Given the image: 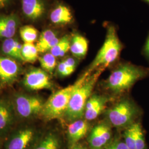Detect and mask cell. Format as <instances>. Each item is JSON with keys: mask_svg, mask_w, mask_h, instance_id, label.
<instances>
[{"mask_svg": "<svg viewBox=\"0 0 149 149\" xmlns=\"http://www.w3.org/2000/svg\"><path fill=\"white\" fill-rule=\"evenodd\" d=\"M137 110L133 104L128 100L119 102L107 112L108 120L116 127L130 125L136 114Z\"/></svg>", "mask_w": 149, "mask_h": 149, "instance_id": "cell-6", "label": "cell"}, {"mask_svg": "<svg viewBox=\"0 0 149 149\" xmlns=\"http://www.w3.org/2000/svg\"><path fill=\"white\" fill-rule=\"evenodd\" d=\"M19 23L18 18L15 14L0 16V39L13 37Z\"/></svg>", "mask_w": 149, "mask_h": 149, "instance_id": "cell-14", "label": "cell"}, {"mask_svg": "<svg viewBox=\"0 0 149 149\" xmlns=\"http://www.w3.org/2000/svg\"><path fill=\"white\" fill-rule=\"evenodd\" d=\"M100 149H129L125 142L118 141Z\"/></svg>", "mask_w": 149, "mask_h": 149, "instance_id": "cell-28", "label": "cell"}, {"mask_svg": "<svg viewBox=\"0 0 149 149\" xmlns=\"http://www.w3.org/2000/svg\"><path fill=\"white\" fill-rule=\"evenodd\" d=\"M121 49L122 45L116 30L114 27L111 26L108 28L104 42L87 71L91 73L97 69L103 70L117 59Z\"/></svg>", "mask_w": 149, "mask_h": 149, "instance_id": "cell-2", "label": "cell"}, {"mask_svg": "<svg viewBox=\"0 0 149 149\" xmlns=\"http://www.w3.org/2000/svg\"><path fill=\"white\" fill-rule=\"evenodd\" d=\"M44 104L39 97L19 93L15 97L13 106L19 117L28 119L41 113Z\"/></svg>", "mask_w": 149, "mask_h": 149, "instance_id": "cell-5", "label": "cell"}, {"mask_svg": "<svg viewBox=\"0 0 149 149\" xmlns=\"http://www.w3.org/2000/svg\"><path fill=\"white\" fill-rule=\"evenodd\" d=\"M76 66V62L74 58H66L59 63L57 69L58 72L61 76H68L74 72Z\"/></svg>", "mask_w": 149, "mask_h": 149, "instance_id": "cell-24", "label": "cell"}, {"mask_svg": "<svg viewBox=\"0 0 149 149\" xmlns=\"http://www.w3.org/2000/svg\"><path fill=\"white\" fill-rule=\"evenodd\" d=\"M22 10L28 19L36 21L44 14L45 6L43 0H22Z\"/></svg>", "mask_w": 149, "mask_h": 149, "instance_id": "cell-13", "label": "cell"}, {"mask_svg": "<svg viewBox=\"0 0 149 149\" xmlns=\"http://www.w3.org/2000/svg\"><path fill=\"white\" fill-rule=\"evenodd\" d=\"M146 1H148V2H149V0H146Z\"/></svg>", "mask_w": 149, "mask_h": 149, "instance_id": "cell-32", "label": "cell"}, {"mask_svg": "<svg viewBox=\"0 0 149 149\" xmlns=\"http://www.w3.org/2000/svg\"><path fill=\"white\" fill-rule=\"evenodd\" d=\"M39 52L36 45L33 43H24L22 49V56L23 61L33 63L38 59Z\"/></svg>", "mask_w": 149, "mask_h": 149, "instance_id": "cell-20", "label": "cell"}, {"mask_svg": "<svg viewBox=\"0 0 149 149\" xmlns=\"http://www.w3.org/2000/svg\"><path fill=\"white\" fill-rule=\"evenodd\" d=\"M102 70H100L90 76L87 71L77 81V85L70 100L64 117L69 122H74L82 117L86 104Z\"/></svg>", "mask_w": 149, "mask_h": 149, "instance_id": "cell-1", "label": "cell"}, {"mask_svg": "<svg viewBox=\"0 0 149 149\" xmlns=\"http://www.w3.org/2000/svg\"><path fill=\"white\" fill-rule=\"evenodd\" d=\"M60 141L58 136L53 133L47 134L34 149H59Z\"/></svg>", "mask_w": 149, "mask_h": 149, "instance_id": "cell-22", "label": "cell"}, {"mask_svg": "<svg viewBox=\"0 0 149 149\" xmlns=\"http://www.w3.org/2000/svg\"><path fill=\"white\" fill-rule=\"evenodd\" d=\"M88 124L86 120L78 119L71 123L68 129L70 142L74 144L85 136L88 131Z\"/></svg>", "mask_w": 149, "mask_h": 149, "instance_id": "cell-16", "label": "cell"}, {"mask_svg": "<svg viewBox=\"0 0 149 149\" xmlns=\"http://www.w3.org/2000/svg\"><path fill=\"white\" fill-rule=\"evenodd\" d=\"M15 112L13 104L5 99L0 98V135L10 130L15 120Z\"/></svg>", "mask_w": 149, "mask_h": 149, "instance_id": "cell-10", "label": "cell"}, {"mask_svg": "<svg viewBox=\"0 0 149 149\" xmlns=\"http://www.w3.org/2000/svg\"><path fill=\"white\" fill-rule=\"evenodd\" d=\"M143 75L142 70L130 64H125L114 70L107 81L108 88L114 92L129 89Z\"/></svg>", "mask_w": 149, "mask_h": 149, "instance_id": "cell-3", "label": "cell"}, {"mask_svg": "<svg viewBox=\"0 0 149 149\" xmlns=\"http://www.w3.org/2000/svg\"><path fill=\"white\" fill-rule=\"evenodd\" d=\"M76 85L77 81L74 85L58 91L50 96L48 101L44 103L41 112L43 117L50 120L64 116Z\"/></svg>", "mask_w": 149, "mask_h": 149, "instance_id": "cell-4", "label": "cell"}, {"mask_svg": "<svg viewBox=\"0 0 149 149\" xmlns=\"http://www.w3.org/2000/svg\"><path fill=\"white\" fill-rule=\"evenodd\" d=\"M38 59L43 70L49 73L53 72L56 66V60L53 54L47 53Z\"/></svg>", "mask_w": 149, "mask_h": 149, "instance_id": "cell-25", "label": "cell"}, {"mask_svg": "<svg viewBox=\"0 0 149 149\" xmlns=\"http://www.w3.org/2000/svg\"><path fill=\"white\" fill-rule=\"evenodd\" d=\"M11 0H0V9H2L7 6Z\"/></svg>", "mask_w": 149, "mask_h": 149, "instance_id": "cell-29", "label": "cell"}, {"mask_svg": "<svg viewBox=\"0 0 149 149\" xmlns=\"http://www.w3.org/2000/svg\"><path fill=\"white\" fill-rule=\"evenodd\" d=\"M70 44V38L66 35L59 39L58 43L50 50V53L56 58L63 57L69 50Z\"/></svg>", "mask_w": 149, "mask_h": 149, "instance_id": "cell-21", "label": "cell"}, {"mask_svg": "<svg viewBox=\"0 0 149 149\" xmlns=\"http://www.w3.org/2000/svg\"><path fill=\"white\" fill-rule=\"evenodd\" d=\"M20 72L16 60L0 56V80L4 84H10L17 79Z\"/></svg>", "mask_w": 149, "mask_h": 149, "instance_id": "cell-9", "label": "cell"}, {"mask_svg": "<svg viewBox=\"0 0 149 149\" xmlns=\"http://www.w3.org/2000/svg\"><path fill=\"white\" fill-rule=\"evenodd\" d=\"M59 38L57 37L56 32L51 29L43 31L40 35L36 44L39 53H44L50 51L58 43Z\"/></svg>", "mask_w": 149, "mask_h": 149, "instance_id": "cell-15", "label": "cell"}, {"mask_svg": "<svg viewBox=\"0 0 149 149\" xmlns=\"http://www.w3.org/2000/svg\"><path fill=\"white\" fill-rule=\"evenodd\" d=\"M70 50L75 57L78 58L84 57L88 50L87 39L80 34H75L71 40Z\"/></svg>", "mask_w": 149, "mask_h": 149, "instance_id": "cell-19", "label": "cell"}, {"mask_svg": "<svg viewBox=\"0 0 149 149\" xmlns=\"http://www.w3.org/2000/svg\"><path fill=\"white\" fill-rule=\"evenodd\" d=\"M72 149H84L82 146H76L74 148H73Z\"/></svg>", "mask_w": 149, "mask_h": 149, "instance_id": "cell-31", "label": "cell"}, {"mask_svg": "<svg viewBox=\"0 0 149 149\" xmlns=\"http://www.w3.org/2000/svg\"><path fill=\"white\" fill-rule=\"evenodd\" d=\"M125 143L129 149H136L133 124L129 126L125 132Z\"/></svg>", "mask_w": 149, "mask_h": 149, "instance_id": "cell-27", "label": "cell"}, {"mask_svg": "<svg viewBox=\"0 0 149 149\" xmlns=\"http://www.w3.org/2000/svg\"><path fill=\"white\" fill-rule=\"evenodd\" d=\"M108 101L107 97L98 95L91 97L86 104L85 116L87 120L95 119L104 109Z\"/></svg>", "mask_w": 149, "mask_h": 149, "instance_id": "cell-12", "label": "cell"}, {"mask_svg": "<svg viewBox=\"0 0 149 149\" xmlns=\"http://www.w3.org/2000/svg\"><path fill=\"white\" fill-rule=\"evenodd\" d=\"M23 45L13 38L6 39L3 40L1 46V50L7 57L15 60L23 61L22 56Z\"/></svg>", "mask_w": 149, "mask_h": 149, "instance_id": "cell-17", "label": "cell"}, {"mask_svg": "<svg viewBox=\"0 0 149 149\" xmlns=\"http://www.w3.org/2000/svg\"><path fill=\"white\" fill-rule=\"evenodd\" d=\"M23 85L29 91L50 89L52 84L47 72L39 68L29 70L23 79Z\"/></svg>", "mask_w": 149, "mask_h": 149, "instance_id": "cell-7", "label": "cell"}, {"mask_svg": "<svg viewBox=\"0 0 149 149\" xmlns=\"http://www.w3.org/2000/svg\"><path fill=\"white\" fill-rule=\"evenodd\" d=\"M50 19L51 22L56 25H66L72 21L73 16L68 7L59 5L51 12Z\"/></svg>", "mask_w": 149, "mask_h": 149, "instance_id": "cell-18", "label": "cell"}, {"mask_svg": "<svg viewBox=\"0 0 149 149\" xmlns=\"http://www.w3.org/2000/svg\"><path fill=\"white\" fill-rule=\"evenodd\" d=\"M111 137V129L106 124L102 123L96 126L91 133L89 143L93 149H100L109 140Z\"/></svg>", "mask_w": 149, "mask_h": 149, "instance_id": "cell-11", "label": "cell"}, {"mask_svg": "<svg viewBox=\"0 0 149 149\" xmlns=\"http://www.w3.org/2000/svg\"><path fill=\"white\" fill-rule=\"evenodd\" d=\"M145 52H146V53L147 55H149V38L147 41V43L146 44V46H145Z\"/></svg>", "mask_w": 149, "mask_h": 149, "instance_id": "cell-30", "label": "cell"}, {"mask_svg": "<svg viewBox=\"0 0 149 149\" xmlns=\"http://www.w3.org/2000/svg\"><path fill=\"white\" fill-rule=\"evenodd\" d=\"M133 127L136 149H144L145 139L141 127L137 123L133 124Z\"/></svg>", "mask_w": 149, "mask_h": 149, "instance_id": "cell-26", "label": "cell"}, {"mask_svg": "<svg viewBox=\"0 0 149 149\" xmlns=\"http://www.w3.org/2000/svg\"><path fill=\"white\" fill-rule=\"evenodd\" d=\"M19 34L24 43H33L37 40L39 33L35 27L26 25L21 27Z\"/></svg>", "mask_w": 149, "mask_h": 149, "instance_id": "cell-23", "label": "cell"}, {"mask_svg": "<svg viewBox=\"0 0 149 149\" xmlns=\"http://www.w3.org/2000/svg\"><path fill=\"white\" fill-rule=\"evenodd\" d=\"M35 131L33 128L26 127L17 130L8 141L5 149H26L33 140Z\"/></svg>", "mask_w": 149, "mask_h": 149, "instance_id": "cell-8", "label": "cell"}]
</instances>
